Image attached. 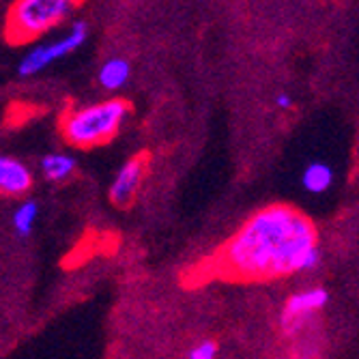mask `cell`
<instances>
[{
	"label": "cell",
	"instance_id": "cell-1",
	"mask_svg": "<svg viewBox=\"0 0 359 359\" xmlns=\"http://www.w3.org/2000/svg\"><path fill=\"white\" fill-rule=\"evenodd\" d=\"M224 265L243 278H284L314 271L320 250L312 222L288 205L256 211L226 243Z\"/></svg>",
	"mask_w": 359,
	"mask_h": 359
},
{
	"label": "cell",
	"instance_id": "cell-2",
	"mask_svg": "<svg viewBox=\"0 0 359 359\" xmlns=\"http://www.w3.org/2000/svg\"><path fill=\"white\" fill-rule=\"evenodd\" d=\"M129 104L125 100H106L69 110L60 118V134L76 149H95L110 142L125 125Z\"/></svg>",
	"mask_w": 359,
	"mask_h": 359
},
{
	"label": "cell",
	"instance_id": "cell-3",
	"mask_svg": "<svg viewBox=\"0 0 359 359\" xmlns=\"http://www.w3.org/2000/svg\"><path fill=\"white\" fill-rule=\"evenodd\" d=\"M80 5V0H15L7 13L5 37L11 46H24L56 28Z\"/></svg>",
	"mask_w": 359,
	"mask_h": 359
},
{
	"label": "cell",
	"instance_id": "cell-4",
	"mask_svg": "<svg viewBox=\"0 0 359 359\" xmlns=\"http://www.w3.org/2000/svg\"><path fill=\"white\" fill-rule=\"evenodd\" d=\"M86 32H88V26L84 22H74L65 37H60L56 41H50V43H43V46H37V48H32L20 60V67H18L20 76L22 78L35 76L41 69H46L48 65L56 62L58 58L72 54L74 50H78L86 41Z\"/></svg>",
	"mask_w": 359,
	"mask_h": 359
},
{
	"label": "cell",
	"instance_id": "cell-5",
	"mask_svg": "<svg viewBox=\"0 0 359 359\" xmlns=\"http://www.w3.org/2000/svg\"><path fill=\"white\" fill-rule=\"evenodd\" d=\"M327 302H330V292L320 286L295 292V295L286 299V304L282 308L280 327L288 336L297 334L299 330L306 327L308 318H312L320 308L327 306Z\"/></svg>",
	"mask_w": 359,
	"mask_h": 359
},
{
	"label": "cell",
	"instance_id": "cell-6",
	"mask_svg": "<svg viewBox=\"0 0 359 359\" xmlns=\"http://www.w3.org/2000/svg\"><path fill=\"white\" fill-rule=\"evenodd\" d=\"M144 172H147V159L142 155L127 159L114 175V181L110 185V201L118 207L132 203L142 185Z\"/></svg>",
	"mask_w": 359,
	"mask_h": 359
},
{
	"label": "cell",
	"instance_id": "cell-7",
	"mask_svg": "<svg viewBox=\"0 0 359 359\" xmlns=\"http://www.w3.org/2000/svg\"><path fill=\"white\" fill-rule=\"evenodd\" d=\"M32 187V175L20 159L0 155V194L22 196Z\"/></svg>",
	"mask_w": 359,
	"mask_h": 359
},
{
	"label": "cell",
	"instance_id": "cell-8",
	"mask_svg": "<svg viewBox=\"0 0 359 359\" xmlns=\"http://www.w3.org/2000/svg\"><path fill=\"white\" fill-rule=\"evenodd\" d=\"M76 159L65 153H50L41 159V172L52 183L67 181L76 172Z\"/></svg>",
	"mask_w": 359,
	"mask_h": 359
},
{
	"label": "cell",
	"instance_id": "cell-9",
	"mask_svg": "<svg viewBox=\"0 0 359 359\" xmlns=\"http://www.w3.org/2000/svg\"><path fill=\"white\" fill-rule=\"evenodd\" d=\"M302 185L310 194H323L334 185V170L325 161H312L302 172Z\"/></svg>",
	"mask_w": 359,
	"mask_h": 359
},
{
	"label": "cell",
	"instance_id": "cell-10",
	"mask_svg": "<svg viewBox=\"0 0 359 359\" xmlns=\"http://www.w3.org/2000/svg\"><path fill=\"white\" fill-rule=\"evenodd\" d=\"M132 67L125 58H108L100 69V84L108 90H118L127 84Z\"/></svg>",
	"mask_w": 359,
	"mask_h": 359
},
{
	"label": "cell",
	"instance_id": "cell-11",
	"mask_svg": "<svg viewBox=\"0 0 359 359\" xmlns=\"http://www.w3.org/2000/svg\"><path fill=\"white\" fill-rule=\"evenodd\" d=\"M37 215H39V205L35 201H26L22 203L15 213H13V228L20 237H30L32 233V226L37 222Z\"/></svg>",
	"mask_w": 359,
	"mask_h": 359
},
{
	"label": "cell",
	"instance_id": "cell-12",
	"mask_svg": "<svg viewBox=\"0 0 359 359\" xmlns=\"http://www.w3.org/2000/svg\"><path fill=\"white\" fill-rule=\"evenodd\" d=\"M215 355H217L215 342L205 340V342H201L198 346H194V348L189 351L187 359H215Z\"/></svg>",
	"mask_w": 359,
	"mask_h": 359
},
{
	"label": "cell",
	"instance_id": "cell-13",
	"mask_svg": "<svg viewBox=\"0 0 359 359\" xmlns=\"http://www.w3.org/2000/svg\"><path fill=\"white\" fill-rule=\"evenodd\" d=\"M276 106H278L280 110H288V108H292V100H290V95H286V93H280V95L276 97Z\"/></svg>",
	"mask_w": 359,
	"mask_h": 359
}]
</instances>
